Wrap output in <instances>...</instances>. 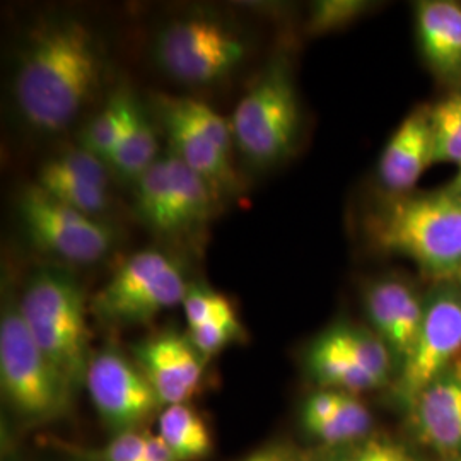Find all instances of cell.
I'll list each match as a JSON object with an SVG mask.
<instances>
[{
  "mask_svg": "<svg viewBox=\"0 0 461 461\" xmlns=\"http://www.w3.org/2000/svg\"><path fill=\"white\" fill-rule=\"evenodd\" d=\"M17 306L34 342L70 390L81 388L93 356L87 304L79 284L62 270H40L28 280Z\"/></svg>",
  "mask_w": 461,
  "mask_h": 461,
  "instance_id": "3",
  "label": "cell"
},
{
  "mask_svg": "<svg viewBox=\"0 0 461 461\" xmlns=\"http://www.w3.org/2000/svg\"><path fill=\"white\" fill-rule=\"evenodd\" d=\"M392 350L373 330L350 323L320 333L306 352L312 378L323 390L359 393L384 386L395 369Z\"/></svg>",
  "mask_w": 461,
  "mask_h": 461,
  "instance_id": "10",
  "label": "cell"
},
{
  "mask_svg": "<svg viewBox=\"0 0 461 461\" xmlns=\"http://www.w3.org/2000/svg\"><path fill=\"white\" fill-rule=\"evenodd\" d=\"M0 386L11 409L33 424L64 415L74 393L34 342L13 301L0 316Z\"/></svg>",
  "mask_w": 461,
  "mask_h": 461,
  "instance_id": "5",
  "label": "cell"
},
{
  "mask_svg": "<svg viewBox=\"0 0 461 461\" xmlns=\"http://www.w3.org/2000/svg\"><path fill=\"white\" fill-rule=\"evenodd\" d=\"M101 47L77 17H47L26 36L13 93L23 120L41 133L62 132L98 91Z\"/></svg>",
  "mask_w": 461,
  "mask_h": 461,
  "instance_id": "1",
  "label": "cell"
},
{
  "mask_svg": "<svg viewBox=\"0 0 461 461\" xmlns=\"http://www.w3.org/2000/svg\"><path fill=\"white\" fill-rule=\"evenodd\" d=\"M430 125L436 144V163L461 167V86L429 104Z\"/></svg>",
  "mask_w": 461,
  "mask_h": 461,
  "instance_id": "24",
  "label": "cell"
},
{
  "mask_svg": "<svg viewBox=\"0 0 461 461\" xmlns=\"http://www.w3.org/2000/svg\"><path fill=\"white\" fill-rule=\"evenodd\" d=\"M243 337H245V331L236 312L215 318L212 321L197 329L190 330V335H188L190 342L197 348L198 354L203 359L212 357L224 347L230 346L232 342H238Z\"/></svg>",
  "mask_w": 461,
  "mask_h": 461,
  "instance_id": "26",
  "label": "cell"
},
{
  "mask_svg": "<svg viewBox=\"0 0 461 461\" xmlns=\"http://www.w3.org/2000/svg\"><path fill=\"white\" fill-rule=\"evenodd\" d=\"M381 249L405 257L432 280H461V198L443 188L392 197L369 222Z\"/></svg>",
  "mask_w": 461,
  "mask_h": 461,
  "instance_id": "2",
  "label": "cell"
},
{
  "mask_svg": "<svg viewBox=\"0 0 461 461\" xmlns=\"http://www.w3.org/2000/svg\"><path fill=\"white\" fill-rule=\"evenodd\" d=\"M159 158L156 125L139 104L129 129L106 163L120 178L135 183Z\"/></svg>",
  "mask_w": 461,
  "mask_h": 461,
  "instance_id": "19",
  "label": "cell"
},
{
  "mask_svg": "<svg viewBox=\"0 0 461 461\" xmlns=\"http://www.w3.org/2000/svg\"><path fill=\"white\" fill-rule=\"evenodd\" d=\"M461 356V280L434 282L411 356L400 366L396 396L409 409L420 392Z\"/></svg>",
  "mask_w": 461,
  "mask_h": 461,
  "instance_id": "12",
  "label": "cell"
},
{
  "mask_svg": "<svg viewBox=\"0 0 461 461\" xmlns=\"http://www.w3.org/2000/svg\"><path fill=\"white\" fill-rule=\"evenodd\" d=\"M364 306L371 330L402 366L411 356L422 327L426 296L417 291L412 282L388 276L367 285Z\"/></svg>",
  "mask_w": 461,
  "mask_h": 461,
  "instance_id": "14",
  "label": "cell"
},
{
  "mask_svg": "<svg viewBox=\"0 0 461 461\" xmlns=\"http://www.w3.org/2000/svg\"><path fill=\"white\" fill-rule=\"evenodd\" d=\"M182 270L159 249H140L120 265L91 301L99 320L113 325H144L183 304L188 293Z\"/></svg>",
  "mask_w": 461,
  "mask_h": 461,
  "instance_id": "7",
  "label": "cell"
},
{
  "mask_svg": "<svg viewBox=\"0 0 461 461\" xmlns=\"http://www.w3.org/2000/svg\"><path fill=\"white\" fill-rule=\"evenodd\" d=\"M2 461H17V458L13 455V453H9L7 456H4V460Z\"/></svg>",
  "mask_w": 461,
  "mask_h": 461,
  "instance_id": "32",
  "label": "cell"
},
{
  "mask_svg": "<svg viewBox=\"0 0 461 461\" xmlns=\"http://www.w3.org/2000/svg\"><path fill=\"white\" fill-rule=\"evenodd\" d=\"M158 436L178 461H198L212 449L211 430L203 419L186 403L165 407L159 415Z\"/></svg>",
  "mask_w": 461,
  "mask_h": 461,
  "instance_id": "20",
  "label": "cell"
},
{
  "mask_svg": "<svg viewBox=\"0 0 461 461\" xmlns=\"http://www.w3.org/2000/svg\"><path fill=\"white\" fill-rule=\"evenodd\" d=\"M243 461H303V451L277 441L251 451Z\"/></svg>",
  "mask_w": 461,
  "mask_h": 461,
  "instance_id": "29",
  "label": "cell"
},
{
  "mask_svg": "<svg viewBox=\"0 0 461 461\" xmlns=\"http://www.w3.org/2000/svg\"><path fill=\"white\" fill-rule=\"evenodd\" d=\"M156 64L188 86L226 79L247 59L245 34L232 23L212 14L178 17L165 24L154 40Z\"/></svg>",
  "mask_w": 461,
  "mask_h": 461,
  "instance_id": "6",
  "label": "cell"
},
{
  "mask_svg": "<svg viewBox=\"0 0 461 461\" xmlns=\"http://www.w3.org/2000/svg\"><path fill=\"white\" fill-rule=\"evenodd\" d=\"M303 461H419L400 441L381 434L339 446H318L303 451Z\"/></svg>",
  "mask_w": 461,
  "mask_h": 461,
  "instance_id": "23",
  "label": "cell"
},
{
  "mask_svg": "<svg viewBox=\"0 0 461 461\" xmlns=\"http://www.w3.org/2000/svg\"><path fill=\"white\" fill-rule=\"evenodd\" d=\"M415 34L429 70L447 86H461V4L420 0L415 4Z\"/></svg>",
  "mask_w": 461,
  "mask_h": 461,
  "instance_id": "18",
  "label": "cell"
},
{
  "mask_svg": "<svg viewBox=\"0 0 461 461\" xmlns=\"http://www.w3.org/2000/svg\"><path fill=\"white\" fill-rule=\"evenodd\" d=\"M215 192L178 156H161L135 182V211L161 236L183 238L202 230L214 211Z\"/></svg>",
  "mask_w": 461,
  "mask_h": 461,
  "instance_id": "8",
  "label": "cell"
},
{
  "mask_svg": "<svg viewBox=\"0 0 461 461\" xmlns=\"http://www.w3.org/2000/svg\"><path fill=\"white\" fill-rule=\"evenodd\" d=\"M434 163L436 144L429 104H420L402 120L383 149L378 163L379 183L392 197L409 195Z\"/></svg>",
  "mask_w": 461,
  "mask_h": 461,
  "instance_id": "16",
  "label": "cell"
},
{
  "mask_svg": "<svg viewBox=\"0 0 461 461\" xmlns=\"http://www.w3.org/2000/svg\"><path fill=\"white\" fill-rule=\"evenodd\" d=\"M148 434L129 430L115 434V438L104 446L99 455L101 461H142Z\"/></svg>",
  "mask_w": 461,
  "mask_h": 461,
  "instance_id": "28",
  "label": "cell"
},
{
  "mask_svg": "<svg viewBox=\"0 0 461 461\" xmlns=\"http://www.w3.org/2000/svg\"><path fill=\"white\" fill-rule=\"evenodd\" d=\"M156 103L171 152L209 183L215 195L228 188L234 176L230 122L198 99L159 96Z\"/></svg>",
  "mask_w": 461,
  "mask_h": 461,
  "instance_id": "11",
  "label": "cell"
},
{
  "mask_svg": "<svg viewBox=\"0 0 461 461\" xmlns=\"http://www.w3.org/2000/svg\"><path fill=\"white\" fill-rule=\"evenodd\" d=\"M447 186H449V190H453L461 198V167L460 171L456 173V176L447 183Z\"/></svg>",
  "mask_w": 461,
  "mask_h": 461,
  "instance_id": "31",
  "label": "cell"
},
{
  "mask_svg": "<svg viewBox=\"0 0 461 461\" xmlns=\"http://www.w3.org/2000/svg\"><path fill=\"white\" fill-rule=\"evenodd\" d=\"M133 356L165 407L186 403L197 393L203 357L188 337L163 331L133 347Z\"/></svg>",
  "mask_w": 461,
  "mask_h": 461,
  "instance_id": "15",
  "label": "cell"
},
{
  "mask_svg": "<svg viewBox=\"0 0 461 461\" xmlns=\"http://www.w3.org/2000/svg\"><path fill=\"white\" fill-rule=\"evenodd\" d=\"M371 9L363 0H321L316 2L308 19V33L327 34L339 32Z\"/></svg>",
  "mask_w": 461,
  "mask_h": 461,
  "instance_id": "25",
  "label": "cell"
},
{
  "mask_svg": "<svg viewBox=\"0 0 461 461\" xmlns=\"http://www.w3.org/2000/svg\"><path fill=\"white\" fill-rule=\"evenodd\" d=\"M424 445L445 456L461 458V356L420 392L409 407Z\"/></svg>",
  "mask_w": 461,
  "mask_h": 461,
  "instance_id": "17",
  "label": "cell"
},
{
  "mask_svg": "<svg viewBox=\"0 0 461 461\" xmlns=\"http://www.w3.org/2000/svg\"><path fill=\"white\" fill-rule=\"evenodd\" d=\"M17 212L34 247L67 264H98L115 245L108 224L68 207L36 183L21 194Z\"/></svg>",
  "mask_w": 461,
  "mask_h": 461,
  "instance_id": "9",
  "label": "cell"
},
{
  "mask_svg": "<svg viewBox=\"0 0 461 461\" xmlns=\"http://www.w3.org/2000/svg\"><path fill=\"white\" fill-rule=\"evenodd\" d=\"M230 123L234 148L251 165H277L293 152L301 110L291 68L282 57L240 99Z\"/></svg>",
  "mask_w": 461,
  "mask_h": 461,
  "instance_id": "4",
  "label": "cell"
},
{
  "mask_svg": "<svg viewBox=\"0 0 461 461\" xmlns=\"http://www.w3.org/2000/svg\"><path fill=\"white\" fill-rule=\"evenodd\" d=\"M84 384L99 419L115 434L137 430L163 405L139 364L115 348L91 357Z\"/></svg>",
  "mask_w": 461,
  "mask_h": 461,
  "instance_id": "13",
  "label": "cell"
},
{
  "mask_svg": "<svg viewBox=\"0 0 461 461\" xmlns=\"http://www.w3.org/2000/svg\"><path fill=\"white\" fill-rule=\"evenodd\" d=\"M139 103L127 93H115L81 133V148L108 161L129 129Z\"/></svg>",
  "mask_w": 461,
  "mask_h": 461,
  "instance_id": "21",
  "label": "cell"
},
{
  "mask_svg": "<svg viewBox=\"0 0 461 461\" xmlns=\"http://www.w3.org/2000/svg\"><path fill=\"white\" fill-rule=\"evenodd\" d=\"M142 461H178L159 436L148 434Z\"/></svg>",
  "mask_w": 461,
  "mask_h": 461,
  "instance_id": "30",
  "label": "cell"
},
{
  "mask_svg": "<svg viewBox=\"0 0 461 461\" xmlns=\"http://www.w3.org/2000/svg\"><path fill=\"white\" fill-rule=\"evenodd\" d=\"M183 312L188 329L194 330L212 321L215 318L234 313V308L230 299L221 293L202 287H190L183 301Z\"/></svg>",
  "mask_w": 461,
  "mask_h": 461,
  "instance_id": "27",
  "label": "cell"
},
{
  "mask_svg": "<svg viewBox=\"0 0 461 461\" xmlns=\"http://www.w3.org/2000/svg\"><path fill=\"white\" fill-rule=\"evenodd\" d=\"M36 185L51 197L64 202L68 207L98 219L99 215L104 214L112 205L110 186H103L77 176L60 175L45 166H41L38 173Z\"/></svg>",
  "mask_w": 461,
  "mask_h": 461,
  "instance_id": "22",
  "label": "cell"
}]
</instances>
